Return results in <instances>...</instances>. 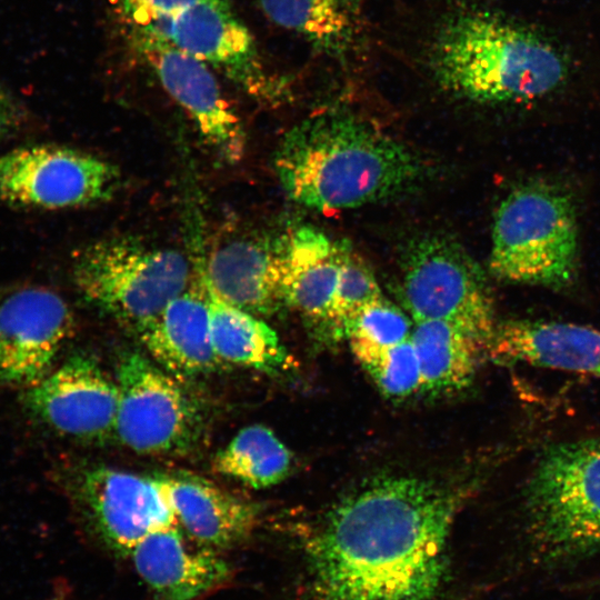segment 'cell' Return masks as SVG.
I'll list each match as a JSON object with an SVG mask.
<instances>
[{"instance_id": "cell-1", "label": "cell", "mask_w": 600, "mask_h": 600, "mask_svg": "<svg viewBox=\"0 0 600 600\" xmlns=\"http://www.w3.org/2000/svg\"><path fill=\"white\" fill-rule=\"evenodd\" d=\"M458 492L411 476L379 477L337 502L307 542L321 600H433Z\"/></svg>"}, {"instance_id": "cell-2", "label": "cell", "mask_w": 600, "mask_h": 600, "mask_svg": "<svg viewBox=\"0 0 600 600\" xmlns=\"http://www.w3.org/2000/svg\"><path fill=\"white\" fill-rule=\"evenodd\" d=\"M276 168L292 200L322 211L397 196L423 172L406 144L346 112L313 116L293 128L278 151Z\"/></svg>"}, {"instance_id": "cell-3", "label": "cell", "mask_w": 600, "mask_h": 600, "mask_svg": "<svg viewBox=\"0 0 600 600\" xmlns=\"http://www.w3.org/2000/svg\"><path fill=\"white\" fill-rule=\"evenodd\" d=\"M431 64L444 89L482 102L546 96L569 72L563 56L547 40L484 13L450 19L433 42Z\"/></svg>"}, {"instance_id": "cell-4", "label": "cell", "mask_w": 600, "mask_h": 600, "mask_svg": "<svg viewBox=\"0 0 600 600\" xmlns=\"http://www.w3.org/2000/svg\"><path fill=\"white\" fill-rule=\"evenodd\" d=\"M490 271L499 279L560 289L578 268V228L572 196L548 182L514 188L498 207Z\"/></svg>"}, {"instance_id": "cell-5", "label": "cell", "mask_w": 600, "mask_h": 600, "mask_svg": "<svg viewBox=\"0 0 600 600\" xmlns=\"http://www.w3.org/2000/svg\"><path fill=\"white\" fill-rule=\"evenodd\" d=\"M529 536L547 559L600 548V438L549 446L526 491Z\"/></svg>"}, {"instance_id": "cell-6", "label": "cell", "mask_w": 600, "mask_h": 600, "mask_svg": "<svg viewBox=\"0 0 600 600\" xmlns=\"http://www.w3.org/2000/svg\"><path fill=\"white\" fill-rule=\"evenodd\" d=\"M72 279L88 301L139 331L187 290L189 264L176 250L108 239L76 253Z\"/></svg>"}, {"instance_id": "cell-7", "label": "cell", "mask_w": 600, "mask_h": 600, "mask_svg": "<svg viewBox=\"0 0 600 600\" xmlns=\"http://www.w3.org/2000/svg\"><path fill=\"white\" fill-rule=\"evenodd\" d=\"M400 300L416 321L452 324L487 348L496 326L483 272L456 241L424 236L404 253Z\"/></svg>"}, {"instance_id": "cell-8", "label": "cell", "mask_w": 600, "mask_h": 600, "mask_svg": "<svg viewBox=\"0 0 600 600\" xmlns=\"http://www.w3.org/2000/svg\"><path fill=\"white\" fill-rule=\"evenodd\" d=\"M119 402L116 437L141 454L188 451L198 440L201 413L178 379L137 351L120 356L116 367Z\"/></svg>"}, {"instance_id": "cell-9", "label": "cell", "mask_w": 600, "mask_h": 600, "mask_svg": "<svg viewBox=\"0 0 600 600\" xmlns=\"http://www.w3.org/2000/svg\"><path fill=\"white\" fill-rule=\"evenodd\" d=\"M137 28L203 61L262 103L281 101L287 93L286 80L267 68L254 38L228 0H202Z\"/></svg>"}, {"instance_id": "cell-10", "label": "cell", "mask_w": 600, "mask_h": 600, "mask_svg": "<svg viewBox=\"0 0 600 600\" xmlns=\"http://www.w3.org/2000/svg\"><path fill=\"white\" fill-rule=\"evenodd\" d=\"M118 182L110 162L68 147L34 144L0 154V201L18 208L94 204L109 199Z\"/></svg>"}, {"instance_id": "cell-11", "label": "cell", "mask_w": 600, "mask_h": 600, "mask_svg": "<svg viewBox=\"0 0 600 600\" xmlns=\"http://www.w3.org/2000/svg\"><path fill=\"white\" fill-rule=\"evenodd\" d=\"M124 26L133 51L183 109L203 140L227 162L240 161L246 150L242 122L211 68L156 33Z\"/></svg>"}, {"instance_id": "cell-12", "label": "cell", "mask_w": 600, "mask_h": 600, "mask_svg": "<svg viewBox=\"0 0 600 600\" xmlns=\"http://www.w3.org/2000/svg\"><path fill=\"white\" fill-rule=\"evenodd\" d=\"M21 399L34 419L60 436L89 443L116 437L118 386L91 356L69 357Z\"/></svg>"}, {"instance_id": "cell-13", "label": "cell", "mask_w": 600, "mask_h": 600, "mask_svg": "<svg viewBox=\"0 0 600 600\" xmlns=\"http://www.w3.org/2000/svg\"><path fill=\"white\" fill-rule=\"evenodd\" d=\"M72 310L53 290L28 286L0 297V388L26 390L42 380L70 338Z\"/></svg>"}, {"instance_id": "cell-14", "label": "cell", "mask_w": 600, "mask_h": 600, "mask_svg": "<svg viewBox=\"0 0 600 600\" xmlns=\"http://www.w3.org/2000/svg\"><path fill=\"white\" fill-rule=\"evenodd\" d=\"M76 494L96 533L123 554L151 532L177 524L154 477L96 466L79 474Z\"/></svg>"}, {"instance_id": "cell-15", "label": "cell", "mask_w": 600, "mask_h": 600, "mask_svg": "<svg viewBox=\"0 0 600 600\" xmlns=\"http://www.w3.org/2000/svg\"><path fill=\"white\" fill-rule=\"evenodd\" d=\"M181 531L196 543L219 551L247 540L256 529L258 508L192 473L154 476Z\"/></svg>"}, {"instance_id": "cell-16", "label": "cell", "mask_w": 600, "mask_h": 600, "mask_svg": "<svg viewBox=\"0 0 600 600\" xmlns=\"http://www.w3.org/2000/svg\"><path fill=\"white\" fill-rule=\"evenodd\" d=\"M129 556L138 574L162 600H194L226 583L232 573L218 551L196 543L177 524L151 532Z\"/></svg>"}, {"instance_id": "cell-17", "label": "cell", "mask_w": 600, "mask_h": 600, "mask_svg": "<svg viewBox=\"0 0 600 600\" xmlns=\"http://www.w3.org/2000/svg\"><path fill=\"white\" fill-rule=\"evenodd\" d=\"M499 363L587 373L600 379V330L572 323L510 320L496 327L487 348Z\"/></svg>"}, {"instance_id": "cell-18", "label": "cell", "mask_w": 600, "mask_h": 600, "mask_svg": "<svg viewBox=\"0 0 600 600\" xmlns=\"http://www.w3.org/2000/svg\"><path fill=\"white\" fill-rule=\"evenodd\" d=\"M223 302L254 316L274 312L282 300V247L236 240L213 250L201 279Z\"/></svg>"}, {"instance_id": "cell-19", "label": "cell", "mask_w": 600, "mask_h": 600, "mask_svg": "<svg viewBox=\"0 0 600 600\" xmlns=\"http://www.w3.org/2000/svg\"><path fill=\"white\" fill-rule=\"evenodd\" d=\"M187 289L138 333L150 358L178 379L214 371L221 363L211 339L204 289Z\"/></svg>"}, {"instance_id": "cell-20", "label": "cell", "mask_w": 600, "mask_h": 600, "mask_svg": "<svg viewBox=\"0 0 600 600\" xmlns=\"http://www.w3.org/2000/svg\"><path fill=\"white\" fill-rule=\"evenodd\" d=\"M347 244L302 227L282 246V300L313 321L328 322Z\"/></svg>"}, {"instance_id": "cell-21", "label": "cell", "mask_w": 600, "mask_h": 600, "mask_svg": "<svg viewBox=\"0 0 600 600\" xmlns=\"http://www.w3.org/2000/svg\"><path fill=\"white\" fill-rule=\"evenodd\" d=\"M274 24L303 37L316 49L343 58L359 44L361 0H256Z\"/></svg>"}, {"instance_id": "cell-22", "label": "cell", "mask_w": 600, "mask_h": 600, "mask_svg": "<svg viewBox=\"0 0 600 600\" xmlns=\"http://www.w3.org/2000/svg\"><path fill=\"white\" fill-rule=\"evenodd\" d=\"M203 289L212 344L221 363L268 373L286 370L290 366L288 352L271 327L257 316L230 306Z\"/></svg>"}, {"instance_id": "cell-23", "label": "cell", "mask_w": 600, "mask_h": 600, "mask_svg": "<svg viewBox=\"0 0 600 600\" xmlns=\"http://www.w3.org/2000/svg\"><path fill=\"white\" fill-rule=\"evenodd\" d=\"M411 341L420 366V390L429 394L458 391L471 381L481 348L472 338L440 320L416 321Z\"/></svg>"}, {"instance_id": "cell-24", "label": "cell", "mask_w": 600, "mask_h": 600, "mask_svg": "<svg viewBox=\"0 0 600 600\" xmlns=\"http://www.w3.org/2000/svg\"><path fill=\"white\" fill-rule=\"evenodd\" d=\"M291 464L289 449L262 424L242 428L213 460L217 472L253 489L281 482L289 474Z\"/></svg>"}, {"instance_id": "cell-25", "label": "cell", "mask_w": 600, "mask_h": 600, "mask_svg": "<svg viewBox=\"0 0 600 600\" xmlns=\"http://www.w3.org/2000/svg\"><path fill=\"white\" fill-rule=\"evenodd\" d=\"M361 366L387 397L402 399L420 390V366L411 338L390 347L350 341Z\"/></svg>"}, {"instance_id": "cell-26", "label": "cell", "mask_w": 600, "mask_h": 600, "mask_svg": "<svg viewBox=\"0 0 600 600\" xmlns=\"http://www.w3.org/2000/svg\"><path fill=\"white\" fill-rule=\"evenodd\" d=\"M381 298L372 270L347 246L327 324L337 338L346 337L360 312Z\"/></svg>"}, {"instance_id": "cell-27", "label": "cell", "mask_w": 600, "mask_h": 600, "mask_svg": "<svg viewBox=\"0 0 600 600\" xmlns=\"http://www.w3.org/2000/svg\"><path fill=\"white\" fill-rule=\"evenodd\" d=\"M409 317L384 298L364 308L346 332V338L376 347H390L411 338Z\"/></svg>"}, {"instance_id": "cell-28", "label": "cell", "mask_w": 600, "mask_h": 600, "mask_svg": "<svg viewBox=\"0 0 600 600\" xmlns=\"http://www.w3.org/2000/svg\"><path fill=\"white\" fill-rule=\"evenodd\" d=\"M202 0H112L124 24L141 27L159 17L184 11Z\"/></svg>"}, {"instance_id": "cell-29", "label": "cell", "mask_w": 600, "mask_h": 600, "mask_svg": "<svg viewBox=\"0 0 600 600\" xmlns=\"http://www.w3.org/2000/svg\"><path fill=\"white\" fill-rule=\"evenodd\" d=\"M24 121L23 109L0 83V142L20 131Z\"/></svg>"}]
</instances>
